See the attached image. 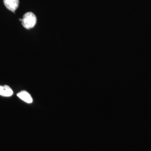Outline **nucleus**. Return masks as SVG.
Masks as SVG:
<instances>
[{
    "label": "nucleus",
    "instance_id": "f257e3e1",
    "mask_svg": "<svg viewBox=\"0 0 151 151\" xmlns=\"http://www.w3.org/2000/svg\"><path fill=\"white\" fill-rule=\"evenodd\" d=\"M22 25L27 29L34 27L37 23L36 16L31 12L26 13L22 19Z\"/></svg>",
    "mask_w": 151,
    "mask_h": 151
},
{
    "label": "nucleus",
    "instance_id": "f03ea898",
    "mask_svg": "<svg viewBox=\"0 0 151 151\" xmlns=\"http://www.w3.org/2000/svg\"><path fill=\"white\" fill-rule=\"evenodd\" d=\"M4 3L7 9L15 12L19 6V0H4Z\"/></svg>",
    "mask_w": 151,
    "mask_h": 151
},
{
    "label": "nucleus",
    "instance_id": "7ed1b4c3",
    "mask_svg": "<svg viewBox=\"0 0 151 151\" xmlns=\"http://www.w3.org/2000/svg\"><path fill=\"white\" fill-rule=\"evenodd\" d=\"M13 95V91L7 85L0 86V95L5 97H10Z\"/></svg>",
    "mask_w": 151,
    "mask_h": 151
},
{
    "label": "nucleus",
    "instance_id": "20e7f679",
    "mask_svg": "<svg viewBox=\"0 0 151 151\" xmlns=\"http://www.w3.org/2000/svg\"><path fill=\"white\" fill-rule=\"evenodd\" d=\"M17 96L19 97L22 100L28 104L32 103V99L30 95L27 91H22L17 93Z\"/></svg>",
    "mask_w": 151,
    "mask_h": 151
}]
</instances>
